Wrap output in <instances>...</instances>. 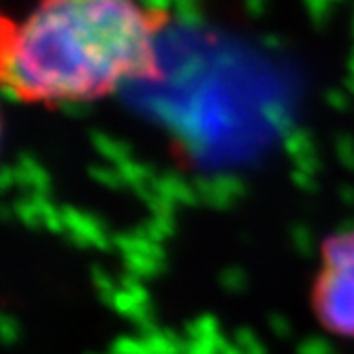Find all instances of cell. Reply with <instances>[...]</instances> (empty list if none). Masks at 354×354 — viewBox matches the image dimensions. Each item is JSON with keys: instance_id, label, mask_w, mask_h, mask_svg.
<instances>
[{"instance_id": "cell-1", "label": "cell", "mask_w": 354, "mask_h": 354, "mask_svg": "<svg viewBox=\"0 0 354 354\" xmlns=\"http://www.w3.org/2000/svg\"><path fill=\"white\" fill-rule=\"evenodd\" d=\"M167 26L147 0H32L0 21V82L19 105L96 103L160 77Z\"/></svg>"}, {"instance_id": "cell-2", "label": "cell", "mask_w": 354, "mask_h": 354, "mask_svg": "<svg viewBox=\"0 0 354 354\" xmlns=\"http://www.w3.org/2000/svg\"><path fill=\"white\" fill-rule=\"evenodd\" d=\"M310 310L324 333L354 339V229L335 231L322 239Z\"/></svg>"}]
</instances>
